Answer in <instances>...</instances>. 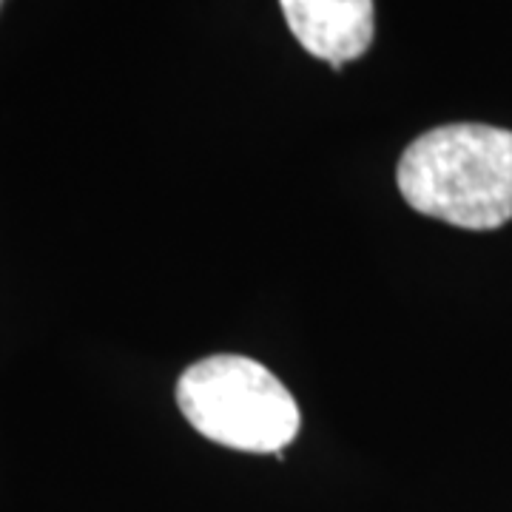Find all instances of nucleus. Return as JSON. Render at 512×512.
Here are the masks:
<instances>
[{
    "label": "nucleus",
    "instance_id": "nucleus-2",
    "mask_svg": "<svg viewBox=\"0 0 512 512\" xmlns=\"http://www.w3.org/2000/svg\"><path fill=\"white\" fill-rule=\"evenodd\" d=\"M177 404L202 439L239 453H282L302 427L291 390L268 367L237 353L185 367Z\"/></svg>",
    "mask_w": 512,
    "mask_h": 512
},
{
    "label": "nucleus",
    "instance_id": "nucleus-1",
    "mask_svg": "<svg viewBox=\"0 0 512 512\" xmlns=\"http://www.w3.org/2000/svg\"><path fill=\"white\" fill-rule=\"evenodd\" d=\"M396 183L424 217L464 231H493L512 220V131L450 123L404 148Z\"/></svg>",
    "mask_w": 512,
    "mask_h": 512
},
{
    "label": "nucleus",
    "instance_id": "nucleus-4",
    "mask_svg": "<svg viewBox=\"0 0 512 512\" xmlns=\"http://www.w3.org/2000/svg\"><path fill=\"white\" fill-rule=\"evenodd\" d=\"M0 6H3V0H0Z\"/></svg>",
    "mask_w": 512,
    "mask_h": 512
},
{
    "label": "nucleus",
    "instance_id": "nucleus-3",
    "mask_svg": "<svg viewBox=\"0 0 512 512\" xmlns=\"http://www.w3.org/2000/svg\"><path fill=\"white\" fill-rule=\"evenodd\" d=\"M291 35L308 55L342 69L373 46V0H279Z\"/></svg>",
    "mask_w": 512,
    "mask_h": 512
}]
</instances>
